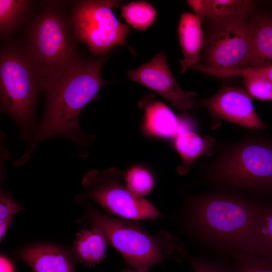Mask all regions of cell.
I'll return each mask as SVG.
<instances>
[{
	"mask_svg": "<svg viewBox=\"0 0 272 272\" xmlns=\"http://www.w3.org/2000/svg\"><path fill=\"white\" fill-rule=\"evenodd\" d=\"M27 1H0V30L2 35L9 32L17 24L27 8Z\"/></svg>",
	"mask_w": 272,
	"mask_h": 272,
	"instance_id": "obj_21",
	"label": "cell"
},
{
	"mask_svg": "<svg viewBox=\"0 0 272 272\" xmlns=\"http://www.w3.org/2000/svg\"><path fill=\"white\" fill-rule=\"evenodd\" d=\"M202 182L269 200L272 197V138L252 134L227 146L207 169Z\"/></svg>",
	"mask_w": 272,
	"mask_h": 272,
	"instance_id": "obj_3",
	"label": "cell"
},
{
	"mask_svg": "<svg viewBox=\"0 0 272 272\" xmlns=\"http://www.w3.org/2000/svg\"><path fill=\"white\" fill-rule=\"evenodd\" d=\"M125 174L110 168L102 172L92 170L83 177L84 192L78 201H95L108 212L129 220H155L162 214L151 202L126 186Z\"/></svg>",
	"mask_w": 272,
	"mask_h": 272,
	"instance_id": "obj_7",
	"label": "cell"
},
{
	"mask_svg": "<svg viewBox=\"0 0 272 272\" xmlns=\"http://www.w3.org/2000/svg\"><path fill=\"white\" fill-rule=\"evenodd\" d=\"M127 77L157 93L179 110L192 108L196 94L181 89L171 74L163 52L150 61L127 72Z\"/></svg>",
	"mask_w": 272,
	"mask_h": 272,
	"instance_id": "obj_10",
	"label": "cell"
},
{
	"mask_svg": "<svg viewBox=\"0 0 272 272\" xmlns=\"http://www.w3.org/2000/svg\"><path fill=\"white\" fill-rule=\"evenodd\" d=\"M66 19L54 10L40 14L29 34L26 55L41 88L80 59Z\"/></svg>",
	"mask_w": 272,
	"mask_h": 272,
	"instance_id": "obj_5",
	"label": "cell"
},
{
	"mask_svg": "<svg viewBox=\"0 0 272 272\" xmlns=\"http://www.w3.org/2000/svg\"><path fill=\"white\" fill-rule=\"evenodd\" d=\"M124 181L130 191L143 197L151 192L154 185V179L151 173L139 166L128 170L125 174Z\"/></svg>",
	"mask_w": 272,
	"mask_h": 272,
	"instance_id": "obj_23",
	"label": "cell"
},
{
	"mask_svg": "<svg viewBox=\"0 0 272 272\" xmlns=\"http://www.w3.org/2000/svg\"><path fill=\"white\" fill-rule=\"evenodd\" d=\"M22 260L34 272H73L71 259L61 248L52 245L27 247L21 253Z\"/></svg>",
	"mask_w": 272,
	"mask_h": 272,
	"instance_id": "obj_15",
	"label": "cell"
},
{
	"mask_svg": "<svg viewBox=\"0 0 272 272\" xmlns=\"http://www.w3.org/2000/svg\"><path fill=\"white\" fill-rule=\"evenodd\" d=\"M203 106L215 119H221L252 130H265L264 124L256 112L249 94L242 89L223 87L202 101Z\"/></svg>",
	"mask_w": 272,
	"mask_h": 272,
	"instance_id": "obj_11",
	"label": "cell"
},
{
	"mask_svg": "<svg viewBox=\"0 0 272 272\" xmlns=\"http://www.w3.org/2000/svg\"><path fill=\"white\" fill-rule=\"evenodd\" d=\"M22 208L4 193H1L0 219L12 218Z\"/></svg>",
	"mask_w": 272,
	"mask_h": 272,
	"instance_id": "obj_27",
	"label": "cell"
},
{
	"mask_svg": "<svg viewBox=\"0 0 272 272\" xmlns=\"http://www.w3.org/2000/svg\"><path fill=\"white\" fill-rule=\"evenodd\" d=\"M210 75L218 77L254 76L264 78L272 83V65L262 67H246L236 70H223L212 68Z\"/></svg>",
	"mask_w": 272,
	"mask_h": 272,
	"instance_id": "obj_26",
	"label": "cell"
},
{
	"mask_svg": "<svg viewBox=\"0 0 272 272\" xmlns=\"http://www.w3.org/2000/svg\"><path fill=\"white\" fill-rule=\"evenodd\" d=\"M214 144V140L209 137H201L194 132H180L175 137L174 146L179 154L182 163L177 172L185 174L192 163L198 157L207 155Z\"/></svg>",
	"mask_w": 272,
	"mask_h": 272,
	"instance_id": "obj_18",
	"label": "cell"
},
{
	"mask_svg": "<svg viewBox=\"0 0 272 272\" xmlns=\"http://www.w3.org/2000/svg\"><path fill=\"white\" fill-rule=\"evenodd\" d=\"M214 24L208 40L203 65L223 70L247 67L251 47L249 20H230Z\"/></svg>",
	"mask_w": 272,
	"mask_h": 272,
	"instance_id": "obj_9",
	"label": "cell"
},
{
	"mask_svg": "<svg viewBox=\"0 0 272 272\" xmlns=\"http://www.w3.org/2000/svg\"><path fill=\"white\" fill-rule=\"evenodd\" d=\"M120 3L83 1L77 5L72 17L73 32L94 54H104L116 45H125L129 27L120 22L112 11Z\"/></svg>",
	"mask_w": 272,
	"mask_h": 272,
	"instance_id": "obj_8",
	"label": "cell"
},
{
	"mask_svg": "<svg viewBox=\"0 0 272 272\" xmlns=\"http://www.w3.org/2000/svg\"><path fill=\"white\" fill-rule=\"evenodd\" d=\"M256 199L237 191L215 188L187 199L175 218L179 230L193 246L228 259L248 253Z\"/></svg>",
	"mask_w": 272,
	"mask_h": 272,
	"instance_id": "obj_1",
	"label": "cell"
},
{
	"mask_svg": "<svg viewBox=\"0 0 272 272\" xmlns=\"http://www.w3.org/2000/svg\"><path fill=\"white\" fill-rule=\"evenodd\" d=\"M201 20L195 14L185 12L180 18L178 26L179 43L184 56L180 61L181 72L197 64L203 45Z\"/></svg>",
	"mask_w": 272,
	"mask_h": 272,
	"instance_id": "obj_16",
	"label": "cell"
},
{
	"mask_svg": "<svg viewBox=\"0 0 272 272\" xmlns=\"http://www.w3.org/2000/svg\"><path fill=\"white\" fill-rule=\"evenodd\" d=\"M106 239L98 228L82 230L74 241V247L80 261L90 266L99 264L105 257Z\"/></svg>",
	"mask_w": 272,
	"mask_h": 272,
	"instance_id": "obj_19",
	"label": "cell"
},
{
	"mask_svg": "<svg viewBox=\"0 0 272 272\" xmlns=\"http://www.w3.org/2000/svg\"><path fill=\"white\" fill-rule=\"evenodd\" d=\"M121 16L133 28L145 31L155 21L157 11L149 3L130 2L122 7Z\"/></svg>",
	"mask_w": 272,
	"mask_h": 272,
	"instance_id": "obj_20",
	"label": "cell"
},
{
	"mask_svg": "<svg viewBox=\"0 0 272 272\" xmlns=\"http://www.w3.org/2000/svg\"><path fill=\"white\" fill-rule=\"evenodd\" d=\"M144 127L150 135L158 138L176 137L179 121L172 111L161 101H152L145 106Z\"/></svg>",
	"mask_w": 272,
	"mask_h": 272,
	"instance_id": "obj_17",
	"label": "cell"
},
{
	"mask_svg": "<svg viewBox=\"0 0 272 272\" xmlns=\"http://www.w3.org/2000/svg\"><path fill=\"white\" fill-rule=\"evenodd\" d=\"M187 3L201 20L208 19L214 24L247 19L254 3L248 0H192Z\"/></svg>",
	"mask_w": 272,
	"mask_h": 272,
	"instance_id": "obj_13",
	"label": "cell"
},
{
	"mask_svg": "<svg viewBox=\"0 0 272 272\" xmlns=\"http://www.w3.org/2000/svg\"><path fill=\"white\" fill-rule=\"evenodd\" d=\"M243 83L249 94L261 100L272 101V83L258 76L243 77Z\"/></svg>",
	"mask_w": 272,
	"mask_h": 272,
	"instance_id": "obj_25",
	"label": "cell"
},
{
	"mask_svg": "<svg viewBox=\"0 0 272 272\" xmlns=\"http://www.w3.org/2000/svg\"><path fill=\"white\" fill-rule=\"evenodd\" d=\"M249 24L251 47L247 67L271 65L272 15H255L250 19Z\"/></svg>",
	"mask_w": 272,
	"mask_h": 272,
	"instance_id": "obj_14",
	"label": "cell"
},
{
	"mask_svg": "<svg viewBox=\"0 0 272 272\" xmlns=\"http://www.w3.org/2000/svg\"><path fill=\"white\" fill-rule=\"evenodd\" d=\"M104 57L79 59L47 83L43 118L32 146L20 159L24 163L41 141L62 136L75 142L80 138L79 119L85 105L107 82L101 76Z\"/></svg>",
	"mask_w": 272,
	"mask_h": 272,
	"instance_id": "obj_2",
	"label": "cell"
},
{
	"mask_svg": "<svg viewBox=\"0 0 272 272\" xmlns=\"http://www.w3.org/2000/svg\"><path fill=\"white\" fill-rule=\"evenodd\" d=\"M0 86L3 108L22 128H27L41 86L26 53L14 47L1 50Z\"/></svg>",
	"mask_w": 272,
	"mask_h": 272,
	"instance_id": "obj_6",
	"label": "cell"
},
{
	"mask_svg": "<svg viewBox=\"0 0 272 272\" xmlns=\"http://www.w3.org/2000/svg\"><path fill=\"white\" fill-rule=\"evenodd\" d=\"M12 218L0 219V239L1 240L6 234V231L10 225Z\"/></svg>",
	"mask_w": 272,
	"mask_h": 272,
	"instance_id": "obj_29",
	"label": "cell"
},
{
	"mask_svg": "<svg viewBox=\"0 0 272 272\" xmlns=\"http://www.w3.org/2000/svg\"><path fill=\"white\" fill-rule=\"evenodd\" d=\"M234 272H272V263L252 253H237L228 259Z\"/></svg>",
	"mask_w": 272,
	"mask_h": 272,
	"instance_id": "obj_22",
	"label": "cell"
},
{
	"mask_svg": "<svg viewBox=\"0 0 272 272\" xmlns=\"http://www.w3.org/2000/svg\"><path fill=\"white\" fill-rule=\"evenodd\" d=\"M0 272H14L12 264L3 256H1L0 258Z\"/></svg>",
	"mask_w": 272,
	"mask_h": 272,
	"instance_id": "obj_28",
	"label": "cell"
},
{
	"mask_svg": "<svg viewBox=\"0 0 272 272\" xmlns=\"http://www.w3.org/2000/svg\"><path fill=\"white\" fill-rule=\"evenodd\" d=\"M178 251L180 258L188 262L193 272H234L227 259L217 260L194 256L187 252L182 245Z\"/></svg>",
	"mask_w": 272,
	"mask_h": 272,
	"instance_id": "obj_24",
	"label": "cell"
},
{
	"mask_svg": "<svg viewBox=\"0 0 272 272\" xmlns=\"http://www.w3.org/2000/svg\"><path fill=\"white\" fill-rule=\"evenodd\" d=\"M119 272H141L138 270L134 269H129V268H123L121 269Z\"/></svg>",
	"mask_w": 272,
	"mask_h": 272,
	"instance_id": "obj_30",
	"label": "cell"
},
{
	"mask_svg": "<svg viewBox=\"0 0 272 272\" xmlns=\"http://www.w3.org/2000/svg\"><path fill=\"white\" fill-rule=\"evenodd\" d=\"M134 221L111 217L93 209L88 214L91 227L102 232L133 269L148 272L164 260L176 257L173 253L179 256V238L164 231L153 235Z\"/></svg>",
	"mask_w": 272,
	"mask_h": 272,
	"instance_id": "obj_4",
	"label": "cell"
},
{
	"mask_svg": "<svg viewBox=\"0 0 272 272\" xmlns=\"http://www.w3.org/2000/svg\"><path fill=\"white\" fill-rule=\"evenodd\" d=\"M248 253L272 263V201L269 200H256Z\"/></svg>",
	"mask_w": 272,
	"mask_h": 272,
	"instance_id": "obj_12",
	"label": "cell"
}]
</instances>
